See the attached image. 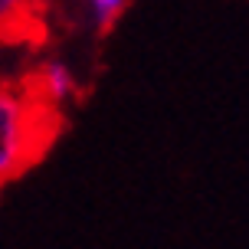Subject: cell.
Masks as SVG:
<instances>
[{"label":"cell","mask_w":249,"mask_h":249,"mask_svg":"<svg viewBox=\"0 0 249 249\" xmlns=\"http://www.w3.org/2000/svg\"><path fill=\"white\" fill-rule=\"evenodd\" d=\"M46 124H59V108L33 95V89L0 86V187L20 177L50 144Z\"/></svg>","instance_id":"obj_1"},{"label":"cell","mask_w":249,"mask_h":249,"mask_svg":"<svg viewBox=\"0 0 249 249\" xmlns=\"http://www.w3.org/2000/svg\"><path fill=\"white\" fill-rule=\"evenodd\" d=\"M30 89L39 102H46L53 108L79 99V79H75L72 66L66 59H43L36 66L33 79H30Z\"/></svg>","instance_id":"obj_2"},{"label":"cell","mask_w":249,"mask_h":249,"mask_svg":"<svg viewBox=\"0 0 249 249\" xmlns=\"http://www.w3.org/2000/svg\"><path fill=\"white\" fill-rule=\"evenodd\" d=\"M131 0H82L86 7V20L95 33H108L112 26H118V20L124 17Z\"/></svg>","instance_id":"obj_3"},{"label":"cell","mask_w":249,"mask_h":249,"mask_svg":"<svg viewBox=\"0 0 249 249\" xmlns=\"http://www.w3.org/2000/svg\"><path fill=\"white\" fill-rule=\"evenodd\" d=\"M39 0H0V33H17L26 20H33Z\"/></svg>","instance_id":"obj_4"},{"label":"cell","mask_w":249,"mask_h":249,"mask_svg":"<svg viewBox=\"0 0 249 249\" xmlns=\"http://www.w3.org/2000/svg\"><path fill=\"white\" fill-rule=\"evenodd\" d=\"M79 3H82V0H79Z\"/></svg>","instance_id":"obj_5"}]
</instances>
